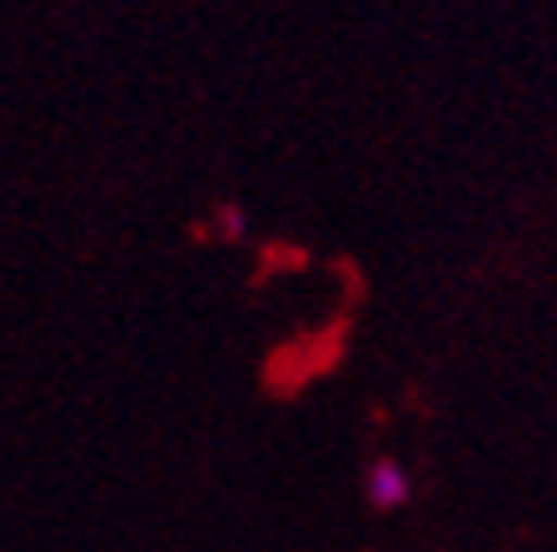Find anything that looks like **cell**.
Returning a JSON list of instances; mask_svg holds the SVG:
<instances>
[{
	"mask_svg": "<svg viewBox=\"0 0 557 552\" xmlns=\"http://www.w3.org/2000/svg\"><path fill=\"white\" fill-rule=\"evenodd\" d=\"M404 498H408V473H404V463H394V458L373 463V473H369V503H373V507H398Z\"/></svg>",
	"mask_w": 557,
	"mask_h": 552,
	"instance_id": "obj_1",
	"label": "cell"
}]
</instances>
